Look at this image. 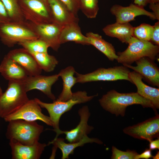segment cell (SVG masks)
I'll return each instance as SVG.
<instances>
[{
	"label": "cell",
	"instance_id": "ee69618b",
	"mask_svg": "<svg viewBox=\"0 0 159 159\" xmlns=\"http://www.w3.org/2000/svg\"><path fill=\"white\" fill-rule=\"evenodd\" d=\"M79 1L80 0H78Z\"/></svg>",
	"mask_w": 159,
	"mask_h": 159
},
{
	"label": "cell",
	"instance_id": "2e32d148",
	"mask_svg": "<svg viewBox=\"0 0 159 159\" xmlns=\"http://www.w3.org/2000/svg\"><path fill=\"white\" fill-rule=\"evenodd\" d=\"M135 66L122 64L141 75L152 85L159 87V69L153 61L147 57H143L135 62Z\"/></svg>",
	"mask_w": 159,
	"mask_h": 159
},
{
	"label": "cell",
	"instance_id": "f1b7e54d",
	"mask_svg": "<svg viewBox=\"0 0 159 159\" xmlns=\"http://www.w3.org/2000/svg\"><path fill=\"white\" fill-rule=\"evenodd\" d=\"M79 8L89 18H95L97 14L99 8L97 1L96 0H80Z\"/></svg>",
	"mask_w": 159,
	"mask_h": 159
},
{
	"label": "cell",
	"instance_id": "277c9868",
	"mask_svg": "<svg viewBox=\"0 0 159 159\" xmlns=\"http://www.w3.org/2000/svg\"><path fill=\"white\" fill-rule=\"evenodd\" d=\"M22 80L9 81L8 87L0 97V117L15 112L29 100Z\"/></svg>",
	"mask_w": 159,
	"mask_h": 159
},
{
	"label": "cell",
	"instance_id": "5bb4252c",
	"mask_svg": "<svg viewBox=\"0 0 159 159\" xmlns=\"http://www.w3.org/2000/svg\"><path fill=\"white\" fill-rule=\"evenodd\" d=\"M110 11L115 16L116 22L120 23H129L135 20L136 16L141 15L146 16L153 20L156 19L153 12L148 11L143 7L135 4H131L126 7L115 5L111 8Z\"/></svg>",
	"mask_w": 159,
	"mask_h": 159
},
{
	"label": "cell",
	"instance_id": "e575fe53",
	"mask_svg": "<svg viewBox=\"0 0 159 159\" xmlns=\"http://www.w3.org/2000/svg\"><path fill=\"white\" fill-rule=\"evenodd\" d=\"M153 156L152 154L151 150L149 149H146L141 154H138L136 156L135 159H148L152 158Z\"/></svg>",
	"mask_w": 159,
	"mask_h": 159
},
{
	"label": "cell",
	"instance_id": "8fae6325",
	"mask_svg": "<svg viewBox=\"0 0 159 159\" xmlns=\"http://www.w3.org/2000/svg\"><path fill=\"white\" fill-rule=\"evenodd\" d=\"M78 112L80 120L78 125L75 128L70 130L63 131L60 129L53 130L56 133L54 140L57 138L59 135L64 134L66 135L65 139L69 143L77 142L85 136L87 135L93 129V127L88 124L90 115L88 106H83L79 110Z\"/></svg>",
	"mask_w": 159,
	"mask_h": 159
},
{
	"label": "cell",
	"instance_id": "74e56055",
	"mask_svg": "<svg viewBox=\"0 0 159 159\" xmlns=\"http://www.w3.org/2000/svg\"><path fill=\"white\" fill-rule=\"evenodd\" d=\"M148 0H134L135 4L144 7L148 3Z\"/></svg>",
	"mask_w": 159,
	"mask_h": 159
},
{
	"label": "cell",
	"instance_id": "83f0119b",
	"mask_svg": "<svg viewBox=\"0 0 159 159\" xmlns=\"http://www.w3.org/2000/svg\"><path fill=\"white\" fill-rule=\"evenodd\" d=\"M18 44L30 53L47 52L49 47L45 42L39 39L27 41Z\"/></svg>",
	"mask_w": 159,
	"mask_h": 159
},
{
	"label": "cell",
	"instance_id": "e0dca14e",
	"mask_svg": "<svg viewBox=\"0 0 159 159\" xmlns=\"http://www.w3.org/2000/svg\"><path fill=\"white\" fill-rule=\"evenodd\" d=\"M6 55L19 64L29 76H35L41 74L42 70L32 55L25 49L12 50Z\"/></svg>",
	"mask_w": 159,
	"mask_h": 159
},
{
	"label": "cell",
	"instance_id": "ac0fdd59",
	"mask_svg": "<svg viewBox=\"0 0 159 159\" xmlns=\"http://www.w3.org/2000/svg\"><path fill=\"white\" fill-rule=\"evenodd\" d=\"M129 77L131 82L136 86L138 94L151 101L156 109H159V88L152 87L144 83L142 81V76L134 71L130 72Z\"/></svg>",
	"mask_w": 159,
	"mask_h": 159
},
{
	"label": "cell",
	"instance_id": "ba28073f",
	"mask_svg": "<svg viewBox=\"0 0 159 159\" xmlns=\"http://www.w3.org/2000/svg\"><path fill=\"white\" fill-rule=\"evenodd\" d=\"M130 72L128 68L123 65L105 68H100L86 74L75 72L77 83H85L94 81H114L125 80L131 82L129 77Z\"/></svg>",
	"mask_w": 159,
	"mask_h": 159
},
{
	"label": "cell",
	"instance_id": "d6986e66",
	"mask_svg": "<svg viewBox=\"0 0 159 159\" xmlns=\"http://www.w3.org/2000/svg\"><path fill=\"white\" fill-rule=\"evenodd\" d=\"M53 22L64 26L73 22H78V19L67 7L58 0H47Z\"/></svg>",
	"mask_w": 159,
	"mask_h": 159
},
{
	"label": "cell",
	"instance_id": "d4e9b609",
	"mask_svg": "<svg viewBox=\"0 0 159 159\" xmlns=\"http://www.w3.org/2000/svg\"><path fill=\"white\" fill-rule=\"evenodd\" d=\"M89 39L90 45H92L104 54L111 61L116 60L118 56L116 53L113 46L104 39L97 34L89 32L86 34Z\"/></svg>",
	"mask_w": 159,
	"mask_h": 159
},
{
	"label": "cell",
	"instance_id": "52a82bcc",
	"mask_svg": "<svg viewBox=\"0 0 159 159\" xmlns=\"http://www.w3.org/2000/svg\"><path fill=\"white\" fill-rule=\"evenodd\" d=\"M47 0H21L19 4L25 20L33 24L53 22Z\"/></svg>",
	"mask_w": 159,
	"mask_h": 159
},
{
	"label": "cell",
	"instance_id": "f35d334b",
	"mask_svg": "<svg viewBox=\"0 0 159 159\" xmlns=\"http://www.w3.org/2000/svg\"><path fill=\"white\" fill-rule=\"evenodd\" d=\"M153 159H159V152H157L155 156H153L152 157Z\"/></svg>",
	"mask_w": 159,
	"mask_h": 159
},
{
	"label": "cell",
	"instance_id": "4dcf8cb0",
	"mask_svg": "<svg viewBox=\"0 0 159 159\" xmlns=\"http://www.w3.org/2000/svg\"><path fill=\"white\" fill-rule=\"evenodd\" d=\"M112 159H135L136 156L138 154L135 150H121L114 146L112 147Z\"/></svg>",
	"mask_w": 159,
	"mask_h": 159
},
{
	"label": "cell",
	"instance_id": "7bdbcfd3",
	"mask_svg": "<svg viewBox=\"0 0 159 159\" xmlns=\"http://www.w3.org/2000/svg\"></svg>",
	"mask_w": 159,
	"mask_h": 159
},
{
	"label": "cell",
	"instance_id": "d6a6232c",
	"mask_svg": "<svg viewBox=\"0 0 159 159\" xmlns=\"http://www.w3.org/2000/svg\"><path fill=\"white\" fill-rule=\"evenodd\" d=\"M11 21L5 8L0 0V25Z\"/></svg>",
	"mask_w": 159,
	"mask_h": 159
},
{
	"label": "cell",
	"instance_id": "7402d4cb",
	"mask_svg": "<svg viewBox=\"0 0 159 159\" xmlns=\"http://www.w3.org/2000/svg\"><path fill=\"white\" fill-rule=\"evenodd\" d=\"M77 22L71 23L63 26L59 38L60 44L74 42L83 45H90L88 38L82 34Z\"/></svg>",
	"mask_w": 159,
	"mask_h": 159
},
{
	"label": "cell",
	"instance_id": "4fadbf2b",
	"mask_svg": "<svg viewBox=\"0 0 159 159\" xmlns=\"http://www.w3.org/2000/svg\"><path fill=\"white\" fill-rule=\"evenodd\" d=\"M29 23L37 34L39 39L45 42L49 47L54 50H58L61 45L59 38L63 26L54 22L37 25Z\"/></svg>",
	"mask_w": 159,
	"mask_h": 159
},
{
	"label": "cell",
	"instance_id": "8992f818",
	"mask_svg": "<svg viewBox=\"0 0 159 159\" xmlns=\"http://www.w3.org/2000/svg\"><path fill=\"white\" fill-rule=\"evenodd\" d=\"M0 38L3 44L11 47L21 42L39 39L38 37L27 21H11L0 25Z\"/></svg>",
	"mask_w": 159,
	"mask_h": 159
},
{
	"label": "cell",
	"instance_id": "7c38bea8",
	"mask_svg": "<svg viewBox=\"0 0 159 159\" xmlns=\"http://www.w3.org/2000/svg\"><path fill=\"white\" fill-rule=\"evenodd\" d=\"M58 74L47 76L41 74L35 76H28L22 80L25 91L27 92L33 90L40 91L51 99L55 100L52 92V87L58 80Z\"/></svg>",
	"mask_w": 159,
	"mask_h": 159
},
{
	"label": "cell",
	"instance_id": "603a6c76",
	"mask_svg": "<svg viewBox=\"0 0 159 159\" xmlns=\"http://www.w3.org/2000/svg\"><path fill=\"white\" fill-rule=\"evenodd\" d=\"M134 27L129 23H120L115 22L108 24L102 29L107 35L118 39L123 43L128 44L133 36Z\"/></svg>",
	"mask_w": 159,
	"mask_h": 159
},
{
	"label": "cell",
	"instance_id": "5b68a950",
	"mask_svg": "<svg viewBox=\"0 0 159 159\" xmlns=\"http://www.w3.org/2000/svg\"><path fill=\"white\" fill-rule=\"evenodd\" d=\"M128 44V47L125 50L118 52L117 54L116 60L122 64L131 65L145 57L154 61L159 53V46L154 45L150 41L140 40L134 36L131 38Z\"/></svg>",
	"mask_w": 159,
	"mask_h": 159
},
{
	"label": "cell",
	"instance_id": "ab89813d",
	"mask_svg": "<svg viewBox=\"0 0 159 159\" xmlns=\"http://www.w3.org/2000/svg\"><path fill=\"white\" fill-rule=\"evenodd\" d=\"M159 1V0H148V3H156Z\"/></svg>",
	"mask_w": 159,
	"mask_h": 159
},
{
	"label": "cell",
	"instance_id": "6da1fadb",
	"mask_svg": "<svg viewBox=\"0 0 159 159\" xmlns=\"http://www.w3.org/2000/svg\"><path fill=\"white\" fill-rule=\"evenodd\" d=\"M99 101L104 110L116 116H124L127 107L133 105H140L143 108H151L156 112L151 102L137 92L120 93L112 90L103 95Z\"/></svg>",
	"mask_w": 159,
	"mask_h": 159
},
{
	"label": "cell",
	"instance_id": "4316f807",
	"mask_svg": "<svg viewBox=\"0 0 159 159\" xmlns=\"http://www.w3.org/2000/svg\"><path fill=\"white\" fill-rule=\"evenodd\" d=\"M3 4L11 21L22 22L25 21L18 0H0Z\"/></svg>",
	"mask_w": 159,
	"mask_h": 159
},
{
	"label": "cell",
	"instance_id": "8d00e7d4",
	"mask_svg": "<svg viewBox=\"0 0 159 159\" xmlns=\"http://www.w3.org/2000/svg\"><path fill=\"white\" fill-rule=\"evenodd\" d=\"M149 142V149L151 150L159 149V138L155 140H153Z\"/></svg>",
	"mask_w": 159,
	"mask_h": 159
},
{
	"label": "cell",
	"instance_id": "3957f363",
	"mask_svg": "<svg viewBox=\"0 0 159 159\" xmlns=\"http://www.w3.org/2000/svg\"><path fill=\"white\" fill-rule=\"evenodd\" d=\"M97 95L88 96L85 91H78L73 92L72 97L65 101L54 100L53 102L47 103L42 102L37 98L34 99L41 108L45 109L48 112L52 123L54 129H59V123L62 115L70 110L74 105L85 103L92 100Z\"/></svg>",
	"mask_w": 159,
	"mask_h": 159
},
{
	"label": "cell",
	"instance_id": "d590c367",
	"mask_svg": "<svg viewBox=\"0 0 159 159\" xmlns=\"http://www.w3.org/2000/svg\"><path fill=\"white\" fill-rule=\"evenodd\" d=\"M149 8L153 11L156 19L159 20V3H150Z\"/></svg>",
	"mask_w": 159,
	"mask_h": 159
},
{
	"label": "cell",
	"instance_id": "1f68e13d",
	"mask_svg": "<svg viewBox=\"0 0 159 159\" xmlns=\"http://www.w3.org/2000/svg\"><path fill=\"white\" fill-rule=\"evenodd\" d=\"M63 4L69 11L76 16L79 8L78 0H58Z\"/></svg>",
	"mask_w": 159,
	"mask_h": 159
},
{
	"label": "cell",
	"instance_id": "f546056e",
	"mask_svg": "<svg viewBox=\"0 0 159 159\" xmlns=\"http://www.w3.org/2000/svg\"><path fill=\"white\" fill-rule=\"evenodd\" d=\"M153 28V26L149 24H142L138 26L134 27L133 36L142 41H150Z\"/></svg>",
	"mask_w": 159,
	"mask_h": 159
},
{
	"label": "cell",
	"instance_id": "cb8c5ba5",
	"mask_svg": "<svg viewBox=\"0 0 159 159\" xmlns=\"http://www.w3.org/2000/svg\"><path fill=\"white\" fill-rule=\"evenodd\" d=\"M75 72L73 67L69 66L61 70L58 74L63 81V89L57 100L65 101L72 97V88L77 83L76 78L74 76Z\"/></svg>",
	"mask_w": 159,
	"mask_h": 159
},
{
	"label": "cell",
	"instance_id": "9c48e42d",
	"mask_svg": "<svg viewBox=\"0 0 159 159\" xmlns=\"http://www.w3.org/2000/svg\"><path fill=\"white\" fill-rule=\"evenodd\" d=\"M123 132L134 138L150 142L155 138H159V115L157 113L143 122L126 127Z\"/></svg>",
	"mask_w": 159,
	"mask_h": 159
},
{
	"label": "cell",
	"instance_id": "836d02e7",
	"mask_svg": "<svg viewBox=\"0 0 159 159\" xmlns=\"http://www.w3.org/2000/svg\"><path fill=\"white\" fill-rule=\"evenodd\" d=\"M153 31L150 40L155 45H159V21L156 22L153 26Z\"/></svg>",
	"mask_w": 159,
	"mask_h": 159
},
{
	"label": "cell",
	"instance_id": "9a60e30c",
	"mask_svg": "<svg viewBox=\"0 0 159 159\" xmlns=\"http://www.w3.org/2000/svg\"><path fill=\"white\" fill-rule=\"evenodd\" d=\"M9 145L12 159H39L47 146L39 142L32 145H24L13 139L9 140Z\"/></svg>",
	"mask_w": 159,
	"mask_h": 159
},
{
	"label": "cell",
	"instance_id": "b9f144b4",
	"mask_svg": "<svg viewBox=\"0 0 159 159\" xmlns=\"http://www.w3.org/2000/svg\"><path fill=\"white\" fill-rule=\"evenodd\" d=\"M98 2V0H96Z\"/></svg>",
	"mask_w": 159,
	"mask_h": 159
},
{
	"label": "cell",
	"instance_id": "484cf974",
	"mask_svg": "<svg viewBox=\"0 0 159 159\" xmlns=\"http://www.w3.org/2000/svg\"><path fill=\"white\" fill-rule=\"evenodd\" d=\"M30 53L34 57L41 69L47 72L53 71L58 63L55 57L49 54L47 52Z\"/></svg>",
	"mask_w": 159,
	"mask_h": 159
},
{
	"label": "cell",
	"instance_id": "ffe728a7",
	"mask_svg": "<svg viewBox=\"0 0 159 159\" xmlns=\"http://www.w3.org/2000/svg\"><path fill=\"white\" fill-rule=\"evenodd\" d=\"M0 73L9 81L23 80L29 76L19 64L7 55L4 57L0 64Z\"/></svg>",
	"mask_w": 159,
	"mask_h": 159
},
{
	"label": "cell",
	"instance_id": "30bf717a",
	"mask_svg": "<svg viewBox=\"0 0 159 159\" xmlns=\"http://www.w3.org/2000/svg\"><path fill=\"white\" fill-rule=\"evenodd\" d=\"M41 108L34 99L29 100L18 110L7 116L4 119L8 122L18 119L29 121L40 120L47 125L53 126L52 123L49 116L42 113Z\"/></svg>",
	"mask_w": 159,
	"mask_h": 159
},
{
	"label": "cell",
	"instance_id": "44dd1931",
	"mask_svg": "<svg viewBox=\"0 0 159 159\" xmlns=\"http://www.w3.org/2000/svg\"><path fill=\"white\" fill-rule=\"evenodd\" d=\"M95 143L99 144H102V142L99 139L96 138H90L87 135L83 137L79 141L72 143H67L64 139L62 138H57L49 142L48 145L52 144L55 148H58L61 150L62 159L69 158L70 154L73 153L74 149L78 147L82 146L85 144L88 143Z\"/></svg>",
	"mask_w": 159,
	"mask_h": 159
},
{
	"label": "cell",
	"instance_id": "60d3db41",
	"mask_svg": "<svg viewBox=\"0 0 159 159\" xmlns=\"http://www.w3.org/2000/svg\"><path fill=\"white\" fill-rule=\"evenodd\" d=\"M3 93V92H2V89H1V87H0V97L2 95Z\"/></svg>",
	"mask_w": 159,
	"mask_h": 159
},
{
	"label": "cell",
	"instance_id": "7a4b0ae2",
	"mask_svg": "<svg viewBox=\"0 0 159 159\" xmlns=\"http://www.w3.org/2000/svg\"><path fill=\"white\" fill-rule=\"evenodd\" d=\"M8 122L6 133L8 139L14 140L22 144L28 145H33L39 142L44 127L36 121L18 119Z\"/></svg>",
	"mask_w": 159,
	"mask_h": 159
}]
</instances>
